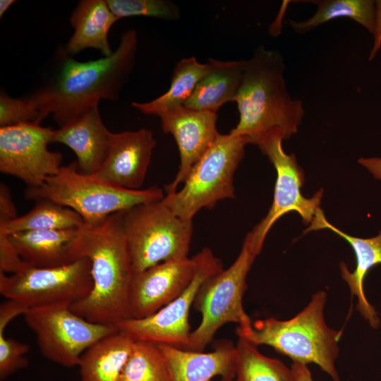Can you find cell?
I'll use <instances>...</instances> for the list:
<instances>
[{
  "mask_svg": "<svg viewBox=\"0 0 381 381\" xmlns=\"http://www.w3.org/2000/svg\"><path fill=\"white\" fill-rule=\"evenodd\" d=\"M327 293L318 291L310 303L296 316L287 320L274 318L258 320L236 332L258 346L267 345L289 357L293 362L317 364L333 381H340L335 368L341 331L327 326L324 318Z\"/></svg>",
  "mask_w": 381,
  "mask_h": 381,
  "instance_id": "277c9868",
  "label": "cell"
},
{
  "mask_svg": "<svg viewBox=\"0 0 381 381\" xmlns=\"http://www.w3.org/2000/svg\"><path fill=\"white\" fill-rule=\"evenodd\" d=\"M33 208L18 217L9 188L0 184V234H11L26 231L78 229L85 224L72 209L47 199L35 200Z\"/></svg>",
  "mask_w": 381,
  "mask_h": 381,
  "instance_id": "ffe728a7",
  "label": "cell"
},
{
  "mask_svg": "<svg viewBox=\"0 0 381 381\" xmlns=\"http://www.w3.org/2000/svg\"><path fill=\"white\" fill-rule=\"evenodd\" d=\"M118 20L106 0L80 1L69 18L74 32L64 48V51L73 56L92 48L99 51L103 56H109L114 51L108 35Z\"/></svg>",
  "mask_w": 381,
  "mask_h": 381,
  "instance_id": "44dd1931",
  "label": "cell"
},
{
  "mask_svg": "<svg viewBox=\"0 0 381 381\" xmlns=\"http://www.w3.org/2000/svg\"><path fill=\"white\" fill-rule=\"evenodd\" d=\"M260 250L250 232L232 265L207 279L199 288L193 308L202 315L198 327L191 332L183 349L203 351L217 332L226 323L234 322L245 329L252 322L243 306L247 289V276Z\"/></svg>",
  "mask_w": 381,
  "mask_h": 381,
  "instance_id": "8992f818",
  "label": "cell"
},
{
  "mask_svg": "<svg viewBox=\"0 0 381 381\" xmlns=\"http://www.w3.org/2000/svg\"><path fill=\"white\" fill-rule=\"evenodd\" d=\"M198 265L196 254L133 272L128 296L130 319L150 316L178 298L193 281Z\"/></svg>",
  "mask_w": 381,
  "mask_h": 381,
  "instance_id": "5bb4252c",
  "label": "cell"
},
{
  "mask_svg": "<svg viewBox=\"0 0 381 381\" xmlns=\"http://www.w3.org/2000/svg\"><path fill=\"white\" fill-rule=\"evenodd\" d=\"M164 190L157 186L128 190L111 185L78 170L76 162L62 166L59 172L39 187H28L25 198L47 199L77 212L85 224L95 226L109 216L138 205L162 200Z\"/></svg>",
  "mask_w": 381,
  "mask_h": 381,
  "instance_id": "5b68a950",
  "label": "cell"
},
{
  "mask_svg": "<svg viewBox=\"0 0 381 381\" xmlns=\"http://www.w3.org/2000/svg\"><path fill=\"white\" fill-rule=\"evenodd\" d=\"M291 368L295 381H313L311 373L306 364L293 362Z\"/></svg>",
  "mask_w": 381,
  "mask_h": 381,
  "instance_id": "d590c367",
  "label": "cell"
},
{
  "mask_svg": "<svg viewBox=\"0 0 381 381\" xmlns=\"http://www.w3.org/2000/svg\"><path fill=\"white\" fill-rule=\"evenodd\" d=\"M373 35L374 41L369 54V61L374 59L381 48V0L375 1V28Z\"/></svg>",
  "mask_w": 381,
  "mask_h": 381,
  "instance_id": "836d02e7",
  "label": "cell"
},
{
  "mask_svg": "<svg viewBox=\"0 0 381 381\" xmlns=\"http://www.w3.org/2000/svg\"><path fill=\"white\" fill-rule=\"evenodd\" d=\"M40 114L32 98L12 97L0 94V127L24 122L41 123Z\"/></svg>",
  "mask_w": 381,
  "mask_h": 381,
  "instance_id": "f546056e",
  "label": "cell"
},
{
  "mask_svg": "<svg viewBox=\"0 0 381 381\" xmlns=\"http://www.w3.org/2000/svg\"><path fill=\"white\" fill-rule=\"evenodd\" d=\"M209 70L184 106L217 114L220 107L234 102L241 85L246 59L221 61L208 59Z\"/></svg>",
  "mask_w": 381,
  "mask_h": 381,
  "instance_id": "603a6c76",
  "label": "cell"
},
{
  "mask_svg": "<svg viewBox=\"0 0 381 381\" xmlns=\"http://www.w3.org/2000/svg\"><path fill=\"white\" fill-rule=\"evenodd\" d=\"M155 146L152 131L147 128L111 132L107 157L94 175L119 188L140 190Z\"/></svg>",
  "mask_w": 381,
  "mask_h": 381,
  "instance_id": "2e32d148",
  "label": "cell"
},
{
  "mask_svg": "<svg viewBox=\"0 0 381 381\" xmlns=\"http://www.w3.org/2000/svg\"><path fill=\"white\" fill-rule=\"evenodd\" d=\"M133 341L119 330L89 347L78 365L80 381H119Z\"/></svg>",
  "mask_w": 381,
  "mask_h": 381,
  "instance_id": "cb8c5ba5",
  "label": "cell"
},
{
  "mask_svg": "<svg viewBox=\"0 0 381 381\" xmlns=\"http://www.w3.org/2000/svg\"><path fill=\"white\" fill-rule=\"evenodd\" d=\"M25 265L26 263L12 245L8 235L0 234V272L13 274Z\"/></svg>",
  "mask_w": 381,
  "mask_h": 381,
  "instance_id": "1f68e13d",
  "label": "cell"
},
{
  "mask_svg": "<svg viewBox=\"0 0 381 381\" xmlns=\"http://www.w3.org/2000/svg\"><path fill=\"white\" fill-rule=\"evenodd\" d=\"M16 2L14 0H1L0 1V17L1 18L5 12Z\"/></svg>",
  "mask_w": 381,
  "mask_h": 381,
  "instance_id": "8d00e7d4",
  "label": "cell"
},
{
  "mask_svg": "<svg viewBox=\"0 0 381 381\" xmlns=\"http://www.w3.org/2000/svg\"><path fill=\"white\" fill-rule=\"evenodd\" d=\"M111 12L119 19L131 16H147L176 20L181 13L179 6L167 0H106Z\"/></svg>",
  "mask_w": 381,
  "mask_h": 381,
  "instance_id": "f1b7e54d",
  "label": "cell"
},
{
  "mask_svg": "<svg viewBox=\"0 0 381 381\" xmlns=\"http://www.w3.org/2000/svg\"><path fill=\"white\" fill-rule=\"evenodd\" d=\"M358 162L376 179L381 181V157H361Z\"/></svg>",
  "mask_w": 381,
  "mask_h": 381,
  "instance_id": "e575fe53",
  "label": "cell"
},
{
  "mask_svg": "<svg viewBox=\"0 0 381 381\" xmlns=\"http://www.w3.org/2000/svg\"><path fill=\"white\" fill-rule=\"evenodd\" d=\"M70 305L59 303L30 308L23 313L42 356L68 368L78 365L89 347L119 331L116 325L84 319L73 313Z\"/></svg>",
  "mask_w": 381,
  "mask_h": 381,
  "instance_id": "9c48e42d",
  "label": "cell"
},
{
  "mask_svg": "<svg viewBox=\"0 0 381 381\" xmlns=\"http://www.w3.org/2000/svg\"><path fill=\"white\" fill-rule=\"evenodd\" d=\"M75 260L91 262L92 289L70 305L78 315L95 323L114 325L130 319L128 296L133 270L122 228V212L102 223L84 224L72 244Z\"/></svg>",
  "mask_w": 381,
  "mask_h": 381,
  "instance_id": "7a4b0ae2",
  "label": "cell"
},
{
  "mask_svg": "<svg viewBox=\"0 0 381 381\" xmlns=\"http://www.w3.org/2000/svg\"><path fill=\"white\" fill-rule=\"evenodd\" d=\"M162 129L175 139L180 155L179 171L174 181L164 186L166 193L177 190L194 164L215 141L217 114L190 109L184 105L159 116Z\"/></svg>",
  "mask_w": 381,
  "mask_h": 381,
  "instance_id": "9a60e30c",
  "label": "cell"
},
{
  "mask_svg": "<svg viewBox=\"0 0 381 381\" xmlns=\"http://www.w3.org/2000/svg\"><path fill=\"white\" fill-rule=\"evenodd\" d=\"M119 381H172L159 344L133 341Z\"/></svg>",
  "mask_w": 381,
  "mask_h": 381,
  "instance_id": "83f0119b",
  "label": "cell"
},
{
  "mask_svg": "<svg viewBox=\"0 0 381 381\" xmlns=\"http://www.w3.org/2000/svg\"><path fill=\"white\" fill-rule=\"evenodd\" d=\"M167 359L172 381H222L235 378L236 346L228 340L215 344L210 352L187 350L159 344Z\"/></svg>",
  "mask_w": 381,
  "mask_h": 381,
  "instance_id": "d6986e66",
  "label": "cell"
},
{
  "mask_svg": "<svg viewBox=\"0 0 381 381\" xmlns=\"http://www.w3.org/2000/svg\"><path fill=\"white\" fill-rule=\"evenodd\" d=\"M197 255V272L181 295L150 316L119 322V330L133 341H149L185 349L191 333L190 310L198 291L207 279L223 270L222 262L210 248H204Z\"/></svg>",
  "mask_w": 381,
  "mask_h": 381,
  "instance_id": "8fae6325",
  "label": "cell"
},
{
  "mask_svg": "<svg viewBox=\"0 0 381 381\" xmlns=\"http://www.w3.org/2000/svg\"><path fill=\"white\" fill-rule=\"evenodd\" d=\"M137 45L135 30H128L109 56L80 62L59 48L51 76L30 95L41 121L52 115L59 128L98 106L102 99L116 100L133 70Z\"/></svg>",
  "mask_w": 381,
  "mask_h": 381,
  "instance_id": "6da1fadb",
  "label": "cell"
},
{
  "mask_svg": "<svg viewBox=\"0 0 381 381\" xmlns=\"http://www.w3.org/2000/svg\"><path fill=\"white\" fill-rule=\"evenodd\" d=\"M28 308L20 302L8 299L0 307V330H4L8 322L15 317L23 314Z\"/></svg>",
  "mask_w": 381,
  "mask_h": 381,
  "instance_id": "d6a6232c",
  "label": "cell"
},
{
  "mask_svg": "<svg viewBox=\"0 0 381 381\" xmlns=\"http://www.w3.org/2000/svg\"><path fill=\"white\" fill-rule=\"evenodd\" d=\"M284 58L277 50L257 47L246 60L242 80L234 101L239 120L230 131L248 144L289 139L298 131L305 110L300 99H292L284 77Z\"/></svg>",
  "mask_w": 381,
  "mask_h": 381,
  "instance_id": "3957f363",
  "label": "cell"
},
{
  "mask_svg": "<svg viewBox=\"0 0 381 381\" xmlns=\"http://www.w3.org/2000/svg\"><path fill=\"white\" fill-rule=\"evenodd\" d=\"M54 129L35 122L0 127V171L41 186L61 168L62 154L50 151Z\"/></svg>",
  "mask_w": 381,
  "mask_h": 381,
  "instance_id": "7c38bea8",
  "label": "cell"
},
{
  "mask_svg": "<svg viewBox=\"0 0 381 381\" xmlns=\"http://www.w3.org/2000/svg\"><path fill=\"white\" fill-rule=\"evenodd\" d=\"M111 134L96 106L54 129L51 143H62L70 147L77 157L78 170L83 174H95L107 157Z\"/></svg>",
  "mask_w": 381,
  "mask_h": 381,
  "instance_id": "ac0fdd59",
  "label": "cell"
},
{
  "mask_svg": "<svg viewBox=\"0 0 381 381\" xmlns=\"http://www.w3.org/2000/svg\"><path fill=\"white\" fill-rule=\"evenodd\" d=\"M91 262L85 257L53 267L26 265L8 276L0 272V293L28 308L85 298L92 289Z\"/></svg>",
  "mask_w": 381,
  "mask_h": 381,
  "instance_id": "30bf717a",
  "label": "cell"
},
{
  "mask_svg": "<svg viewBox=\"0 0 381 381\" xmlns=\"http://www.w3.org/2000/svg\"><path fill=\"white\" fill-rule=\"evenodd\" d=\"M0 330V379L4 380L18 370L28 366L29 361L25 355L29 346L4 336Z\"/></svg>",
  "mask_w": 381,
  "mask_h": 381,
  "instance_id": "4dcf8cb0",
  "label": "cell"
},
{
  "mask_svg": "<svg viewBox=\"0 0 381 381\" xmlns=\"http://www.w3.org/2000/svg\"><path fill=\"white\" fill-rule=\"evenodd\" d=\"M318 6L309 18L290 20L291 28L298 34H306L319 25L339 18H350L373 35L375 28V1L372 0H314L308 1Z\"/></svg>",
  "mask_w": 381,
  "mask_h": 381,
  "instance_id": "484cf974",
  "label": "cell"
},
{
  "mask_svg": "<svg viewBox=\"0 0 381 381\" xmlns=\"http://www.w3.org/2000/svg\"><path fill=\"white\" fill-rule=\"evenodd\" d=\"M208 70L207 63L201 64L194 56L182 59L174 68L171 84L166 92L150 102H133L132 106L144 114L158 116L183 106Z\"/></svg>",
  "mask_w": 381,
  "mask_h": 381,
  "instance_id": "d4e9b609",
  "label": "cell"
},
{
  "mask_svg": "<svg viewBox=\"0 0 381 381\" xmlns=\"http://www.w3.org/2000/svg\"><path fill=\"white\" fill-rule=\"evenodd\" d=\"M248 144L242 136L220 134L194 164L180 190L166 193L162 202L175 214L188 220L202 209H212L234 198V173Z\"/></svg>",
  "mask_w": 381,
  "mask_h": 381,
  "instance_id": "ba28073f",
  "label": "cell"
},
{
  "mask_svg": "<svg viewBox=\"0 0 381 381\" xmlns=\"http://www.w3.org/2000/svg\"><path fill=\"white\" fill-rule=\"evenodd\" d=\"M320 229H328L345 239L351 246L356 257V267L353 272L348 270L344 262L340 264L341 277L350 289L351 296L358 299L357 310L371 327H380L377 313L368 302L363 289V282L368 272L375 266L381 265V231L371 238L352 236L329 223L324 212L319 208L305 233Z\"/></svg>",
  "mask_w": 381,
  "mask_h": 381,
  "instance_id": "e0dca14e",
  "label": "cell"
},
{
  "mask_svg": "<svg viewBox=\"0 0 381 381\" xmlns=\"http://www.w3.org/2000/svg\"><path fill=\"white\" fill-rule=\"evenodd\" d=\"M122 228L134 273L188 258L192 220L175 214L162 200L123 211Z\"/></svg>",
  "mask_w": 381,
  "mask_h": 381,
  "instance_id": "52a82bcc",
  "label": "cell"
},
{
  "mask_svg": "<svg viewBox=\"0 0 381 381\" xmlns=\"http://www.w3.org/2000/svg\"><path fill=\"white\" fill-rule=\"evenodd\" d=\"M235 346V381H295L291 368L262 354L248 341L238 337Z\"/></svg>",
  "mask_w": 381,
  "mask_h": 381,
  "instance_id": "4316f807",
  "label": "cell"
},
{
  "mask_svg": "<svg viewBox=\"0 0 381 381\" xmlns=\"http://www.w3.org/2000/svg\"><path fill=\"white\" fill-rule=\"evenodd\" d=\"M282 141L280 138H274L258 147L277 172L271 207L267 215L250 231L260 250L270 229L281 217L294 211L301 216L304 224L310 225L320 208L323 190H318L311 198L302 195L301 188L305 181L303 171L295 155L284 152Z\"/></svg>",
  "mask_w": 381,
  "mask_h": 381,
  "instance_id": "4fadbf2b",
  "label": "cell"
},
{
  "mask_svg": "<svg viewBox=\"0 0 381 381\" xmlns=\"http://www.w3.org/2000/svg\"><path fill=\"white\" fill-rule=\"evenodd\" d=\"M78 229L26 231L9 234L8 238L28 265L53 267L77 260L72 253V244Z\"/></svg>",
  "mask_w": 381,
  "mask_h": 381,
  "instance_id": "7402d4cb",
  "label": "cell"
}]
</instances>
